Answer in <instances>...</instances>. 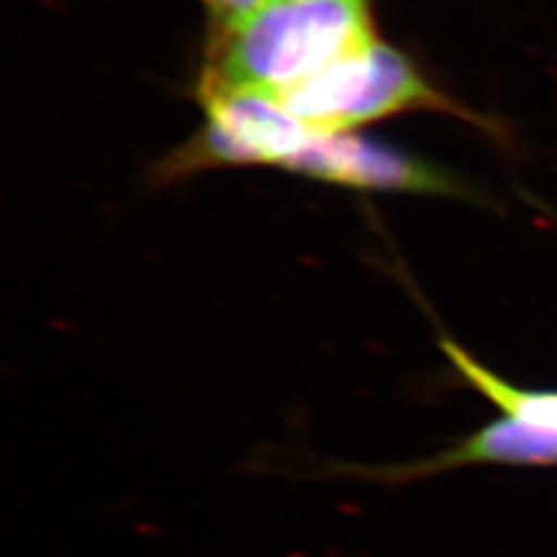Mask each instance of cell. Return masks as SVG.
<instances>
[{
	"mask_svg": "<svg viewBox=\"0 0 557 557\" xmlns=\"http://www.w3.org/2000/svg\"><path fill=\"white\" fill-rule=\"evenodd\" d=\"M278 101L320 135L354 133L363 124L411 112H436L462 120L494 139L502 137L496 120L440 91L403 50L379 38Z\"/></svg>",
	"mask_w": 557,
	"mask_h": 557,
	"instance_id": "cell-2",
	"label": "cell"
},
{
	"mask_svg": "<svg viewBox=\"0 0 557 557\" xmlns=\"http://www.w3.org/2000/svg\"><path fill=\"white\" fill-rule=\"evenodd\" d=\"M283 170L356 190L479 200L469 184L436 163L354 133H317Z\"/></svg>",
	"mask_w": 557,
	"mask_h": 557,
	"instance_id": "cell-4",
	"label": "cell"
},
{
	"mask_svg": "<svg viewBox=\"0 0 557 557\" xmlns=\"http://www.w3.org/2000/svg\"><path fill=\"white\" fill-rule=\"evenodd\" d=\"M440 347L455 366L458 376L483 397L490 398L508 418L557 432V391H531L515 386L479 363L450 337L440 338Z\"/></svg>",
	"mask_w": 557,
	"mask_h": 557,
	"instance_id": "cell-6",
	"label": "cell"
},
{
	"mask_svg": "<svg viewBox=\"0 0 557 557\" xmlns=\"http://www.w3.org/2000/svg\"><path fill=\"white\" fill-rule=\"evenodd\" d=\"M376 38L372 0H267L236 27L209 38L197 89L278 100Z\"/></svg>",
	"mask_w": 557,
	"mask_h": 557,
	"instance_id": "cell-1",
	"label": "cell"
},
{
	"mask_svg": "<svg viewBox=\"0 0 557 557\" xmlns=\"http://www.w3.org/2000/svg\"><path fill=\"white\" fill-rule=\"evenodd\" d=\"M320 465L312 478L358 479L395 487L471 465H557V432L506 416L432 457L382 465L320 458Z\"/></svg>",
	"mask_w": 557,
	"mask_h": 557,
	"instance_id": "cell-5",
	"label": "cell"
},
{
	"mask_svg": "<svg viewBox=\"0 0 557 557\" xmlns=\"http://www.w3.org/2000/svg\"><path fill=\"white\" fill-rule=\"evenodd\" d=\"M205 124L158 168V180L188 178L205 170L285 168L317 133L281 101L257 91L197 89Z\"/></svg>",
	"mask_w": 557,
	"mask_h": 557,
	"instance_id": "cell-3",
	"label": "cell"
},
{
	"mask_svg": "<svg viewBox=\"0 0 557 557\" xmlns=\"http://www.w3.org/2000/svg\"><path fill=\"white\" fill-rule=\"evenodd\" d=\"M264 2L267 0H200L207 15L209 38H218L227 29L236 27Z\"/></svg>",
	"mask_w": 557,
	"mask_h": 557,
	"instance_id": "cell-7",
	"label": "cell"
}]
</instances>
